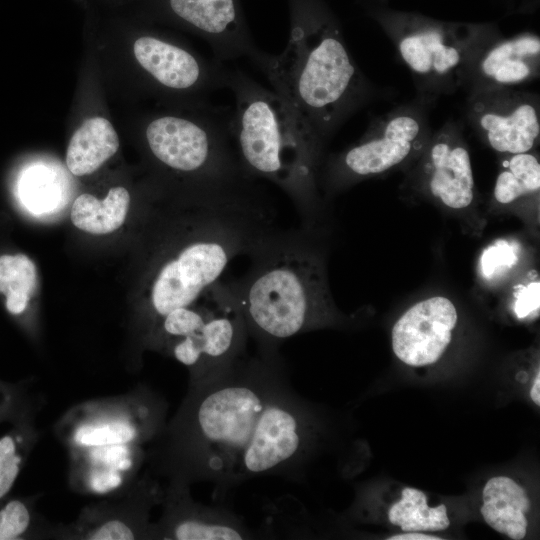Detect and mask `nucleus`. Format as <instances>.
Masks as SVG:
<instances>
[{
  "label": "nucleus",
  "instance_id": "nucleus-1",
  "mask_svg": "<svg viewBox=\"0 0 540 540\" xmlns=\"http://www.w3.org/2000/svg\"><path fill=\"white\" fill-rule=\"evenodd\" d=\"M288 381L278 349L257 348L255 355L245 352L212 378L189 385L177 415L157 436L160 470L171 482H211L215 497L225 498L267 402Z\"/></svg>",
  "mask_w": 540,
  "mask_h": 540
},
{
  "label": "nucleus",
  "instance_id": "nucleus-2",
  "mask_svg": "<svg viewBox=\"0 0 540 540\" xmlns=\"http://www.w3.org/2000/svg\"><path fill=\"white\" fill-rule=\"evenodd\" d=\"M250 60L322 160L328 137L365 96L363 78L337 27L309 0H293L285 49L277 55L258 49Z\"/></svg>",
  "mask_w": 540,
  "mask_h": 540
},
{
  "label": "nucleus",
  "instance_id": "nucleus-3",
  "mask_svg": "<svg viewBox=\"0 0 540 540\" xmlns=\"http://www.w3.org/2000/svg\"><path fill=\"white\" fill-rule=\"evenodd\" d=\"M243 276L226 282L260 349L337 319L324 260L308 228L277 229L249 255Z\"/></svg>",
  "mask_w": 540,
  "mask_h": 540
},
{
  "label": "nucleus",
  "instance_id": "nucleus-4",
  "mask_svg": "<svg viewBox=\"0 0 540 540\" xmlns=\"http://www.w3.org/2000/svg\"><path fill=\"white\" fill-rule=\"evenodd\" d=\"M225 88L234 96L230 131L243 170L285 192L310 229L319 207L322 161L273 90L236 69H227Z\"/></svg>",
  "mask_w": 540,
  "mask_h": 540
},
{
  "label": "nucleus",
  "instance_id": "nucleus-5",
  "mask_svg": "<svg viewBox=\"0 0 540 540\" xmlns=\"http://www.w3.org/2000/svg\"><path fill=\"white\" fill-rule=\"evenodd\" d=\"M230 120V108L213 105L203 107L196 116H158L146 126L147 146L159 163L193 177L196 184L253 179L245 173L238 159Z\"/></svg>",
  "mask_w": 540,
  "mask_h": 540
},
{
  "label": "nucleus",
  "instance_id": "nucleus-6",
  "mask_svg": "<svg viewBox=\"0 0 540 540\" xmlns=\"http://www.w3.org/2000/svg\"><path fill=\"white\" fill-rule=\"evenodd\" d=\"M428 123L415 108H401L373 123L353 145L332 156L323 170L327 188L336 190L399 166L421 152L428 140Z\"/></svg>",
  "mask_w": 540,
  "mask_h": 540
},
{
  "label": "nucleus",
  "instance_id": "nucleus-7",
  "mask_svg": "<svg viewBox=\"0 0 540 540\" xmlns=\"http://www.w3.org/2000/svg\"><path fill=\"white\" fill-rule=\"evenodd\" d=\"M166 407L151 392L123 399L90 402L69 412L63 437L70 451L155 439L164 429Z\"/></svg>",
  "mask_w": 540,
  "mask_h": 540
},
{
  "label": "nucleus",
  "instance_id": "nucleus-8",
  "mask_svg": "<svg viewBox=\"0 0 540 540\" xmlns=\"http://www.w3.org/2000/svg\"><path fill=\"white\" fill-rule=\"evenodd\" d=\"M249 337L237 300L226 282L210 288L203 320L188 334L169 342L171 355L190 372V385L202 383L246 352Z\"/></svg>",
  "mask_w": 540,
  "mask_h": 540
},
{
  "label": "nucleus",
  "instance_id": "nucleus-9",
  "mask_svg": "<svg viewBox=\"0 0 540 540\" xmlns=\"http://www.w3.org/2000/svg\"><path fill=\"white\" fill-rule=\"evenodd\" d=\"M394 44L407 67L428 88L460 84L479 50L475 34L456 32L440 24L412 23L392 32Z\"/></svg>",
  "mask_w": 540,
  "mask_h": 540
},
{
  "label": "nucleus",
  "instance_id": "nucleus-10",
  "mask_svg": "<svg viewBox=\"0 0 540 540\" xmlns=\"http://www.w3.org/2000/svg\"><path fill=\"white\" fill-rule=\"evenodd\" d=\"M471 126L496 152L533 151L540 137L538 97L512 87L473 90L468 103Z\"/></svg>",
  "mask_w": 540,
  "mask_h": 540
},
{
  "label": "nucleus",
  "instance_id": "nucleus-11",
  "mask_svg": "<svg viewBox=\"0 0 540 540\" xmlns=\"http://www.w3.org/2000/svg\"><path fill=\"white\" fill-rule=\"evenodd\" d=\"M133 54L157 85L172 92L206 94L225 88L227 69L208 62L189 49L154 35L138 37Z\"/></svg>",
  "mask_w": 540,
  "mask_h": 540
},
{
  "label": "nucleus",
  "instance_id": "nucleus-12",
  "mask_svg": "<svg viewBox=\"0 0 540 540\" xmlns=\"http://www.w3.org/2000/svg\"><path fill=\"white\" fill-rule=\"evenodd\" d=\"M458 313L445 296H431L410 306L395 322L391 344L396 357L411 367L436 363L452 341Z\"/></svg>",
  "mask_w": 540,
  "mask_h": 540
},
{
  "label": "nucleus",
  "instance_id": "nucleus-13",
  "mask_svg": "<svg viewBox=\"0 0 540 540\" xmlns=\"http://www.w3.org/2000/svg\"><path fill=\"white\" fill-rule=\"evenodd\" d=\"M188 486L170 482L163 516L152 525L151 536L175 540H241L261 536L234 512L193 501Z\"/></svg>",
  "mask_w": 540,
  "mask_h": 540
},
{
  "label": "nucleus",
  "instance_id": "nucleus-14",
  "mask_svg": "<svg viewBox=\"0 0 540 540\" xmlns=\"http://www.w3.org/2000/svg\"><path fill=\"white\" fill-rule=\"evenodd\" d=\"M423 150L420 172L429 194L449 209L468 208L475 197V181L470 154L457 125L445 124Z\"/></svg>",
  "mask_w": 540,
  "mask_h": 540
},
{
  "label": "nucleus",
  "instance_id": "nucleus-15",
  "mask_svg": "<svg viewBox=\"0 0 540 540\" xmlns=\"http://www.w3.org/2000/svg\"><path fill=\"white\" fill-rule=\"evenodd\" d=\"M167 5L172 15L209 42L220 62L250 58L258 50L237 0H167Z\"/></svg>",
  "mask_w": 540,
  "mask_h": 540
},
{
  "label": "nucleus",
  "instance_id": "nucleus-16",
  "mask_svg": "<svg viewBox=\"0 0 540 540\" xmlns=\"http://www.w3.org/2000/svg\"><path fill=\"white\" fill-rule=\"evenodd\" d=\"M70 480L75 489L97 496L127 485L144 459L142 445L117 444L70 451Z\"/></svg>",
  "mask_w": 540,
  "mask_h": 540
},
{
  "label": "nucleus",
  "instance_id": "nucleus-17",
  "mask_svg": "<svg viewBox=\"0 0 540 540\" xmlns=\"http://www.w3.org/2000/svg\"><path fill=\"white\" fill-rule=\"evenodd\" d=\"M540 63V40L524 34L497 43L484 45L476 55L469 72L478 76L480 85L512 87L536 77Z\"/></svg>",
  "mask_w": 540,
  "mask_h": 540
},
{
  "label": "nucleus",
  "instance_id": "nucleus-18",
  "mask_svg": "<svg viewBox=\"0 0 540 540\" xmlns=\"http://www.w3.org/2000/svg\"><path fill=\"white\" fill-rule=\"evenodd\" d=\"M482 498L480 512L490 527L513 540L525 537L530 499L523 487L509 477H493L486 482Z\"/></svg>",
  "mask_w": 540,
  "mask_h": 540
},
{
  "label": "nucleus",
  "instance_id": "nucleus-19",
  "mask_svg": "<svg viewBox=\"0 0 540 540\" xmlns=\"http://www.w3.org/2000/svg\"><path fill=\"white\" fill-rule=\"evenodd\" d=\"M119 148L113 125L103 117L86 119L73 133L66 152V164L76 176L96 171Z\"/></svg>",
  "mask_w": 540,
  "mask_h": 540
},
{
  "label": "nucleus",
  "instance_id": "nucleus-20",
  "mask_svg": "<svg viewBox=\"0 0 540 540\" xmlns=\"http://www.w3.org/2000/svg\"><path fill=\"white\" fill-rule=\"evenodd\" d=\"M130 204V194L124 187H113L103 200L84 193L73 202V224L91 234H108L117 230L125 221Z\"/></svg>",
  "mask_w": 540,
  "mask_h": 540
},
{
  "label": "nucleus",
  "instance_id": "nucleus-21",
  "mask_svg": "<svg viewBox=\"0 0 540 540\" xmlns=\"http://www.w3.org/2000/svg\"><path fill=\"white\" fill-rule=\"evenodd\" d=\"M494 188L498 205L509 206L520 200L539 196L540 162L533 152L504 155Z\"/></svg>",
  "mask_w": 540,
  "mask_h": 540
},
{
  "label": "nucleus",
  "instance_id": "nucleus-22",
  "mask_svg": "<svg viewBox=\"0 0 540 540\" xmlns=\"http://www.w3.org/2000/svg\"><path fill=\"white\" fill-rule=\"evenodd\" d=\"M388 518L404 532L441 531L450 526L446 506L429 507L426 495L411 487L402 490L401 499L392 504Z\"/></svg>",
  "mask_w": 540,
  "mask_h": 540
},
{
  "label": "nucleus",
  "instance_id": "nucleus-23",
  "mask_svg": "<svg viewBox=\"0 0 540 540\" xmlns=\"http://www.w3.org/2000/svg\"><path fill=\"white\" fill-rule=\"evenodd\" d=\"M36 283V268L27 256L0 257V293L6 295V308L11 314H20L26 309Z\"/></svg>",
  "mask_w": 540,
  "mask_h": 540
},
{
  "label": "nucleus",
  "instance_id": "nucleus-24",
  "mask_svg": "<svg viewBox=\"0 0 540 540\" xmlns=\"http://www.w3.org/2000/svg\"><path fill=\"white\" fill-rule=\"evenodd\" d=\"M57 193V186L52 176L41 167L29 168L19 178V199L33 213L50 210Z\"/></svg>",
  "mask_w": 540,
  "mask_h": 540
},
{
  "label": "nucleus",
  "instance_id": "nucleus-25",
  "mask_svg": "<svg viewBox=\"0 0 540 540\" xmlns=\"http://www.w3.org/2000/svg\"><path fill=\"white\" fill-rule=\"evenodd\" d=\"M521 245L514 240L498 239L487 246L479 259V273L487 282H495L509 273L520 261Z\"/></svg>",
  "mask_w": 540,
  "mask_h": 540
},
{
  "label": "nucleus",
  "instance_id": "nucleus-26",
  "mask_svg": "<svg viewBox=\"0 0 540 540\" xmlns=\"http://www.w3.org/2000/svg\"><path fill=\"white\" fill-rule=\"evenodd\" d=\"M152 527L134 524L121 518H108L90 526L82 538L90 540H130L138 536H151Z\"/></svg>",
  "mask_w": 540,
  "mask_h": 540
},
{
  "label": "nucleus",
  "instance_id": "nucleus-27",
  "mask_svg": "<svg viewBox=\"0 0 540 540\" xmlns=\"http://www.w3.org/2000/svg\"><path fill=\"white\" fill-rule=\"evenodd\" d=\"M30 513L24 503L13 500L0 510V540L21 536L29 527Z\"/></svg>",
  "mask_w": 540,
  "mask_h": 540
},
{
  "label": "nucleus",
  "instance_id": "nucleus-28",
  "mask_svg": "<svg viewBox=\"0 0 540 540\" xmlns=\"http://www.w3.org/2000/svg\"><path fill=\"white\" fill-rule=\"evenodd\" d=\"M22 456L17 453V445L12 436L0 438V499L13 486L20 470Z\"/></svg>",
  "mask_w": 540,
  "mask_h": 540
},
{
  "label": "nucleus",
  "instance_id": "nucleus-29",
  "mask_svg": "<svg viewBox=\"0 0 540 540\" xmlns=\"http://www.w3.org/2000/svg\"><path fill=\"white\" fill-rule=\"evenodd\" d=\"M539 280H533L518 287L514 294L513 312L518 319L535 317L539 313Z\"/></svg>",
  "mask_w": 540,
  "mask_h": 540
},
{
  "label": "nucleus",
  "instance_id": "nucleus-30",
  "mask_svg": "<svg viewBox=\"0 0 540 540\" xmlns=\"http://www.w3.org/2000/svg\"><path fill=\"white\" fill-rule=\"evenodd\" d=\"M389 540H439V537L421 534L418 532H407L405 534L394 535Z\"/></svg>",
  "mask_w": 540,
  "mask_h": 540
},
{
  "label": "nucleus",
  "instance_id": "nucleus-31",
  "mask_svg": "<svg viewBox=\"0 0 540 540\" xmlns=\"http://www.w3.org/2000/svg\"><path fill=\"white\" fill-rule=\"evenodd\" d=\"M530 397L537 406H540V374L539 372L537 373V376L534 379L533 386L530 391Z\"/></svg>",
  "mask_w": 540,
  "mask_h": 540
}]
</instances>
